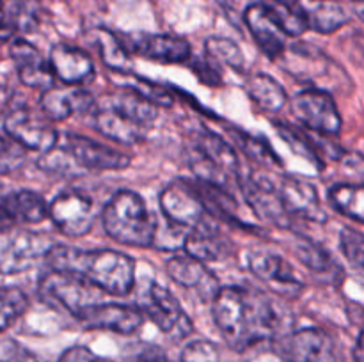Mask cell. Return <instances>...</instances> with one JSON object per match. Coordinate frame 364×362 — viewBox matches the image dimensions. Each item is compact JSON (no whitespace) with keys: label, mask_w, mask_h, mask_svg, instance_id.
Returning <instances> with one entry per match:
<instances>
[{"label":"cell","mask_w":364,"mask_h":362,"mask_svg":"<svg viewBox=\"0 0 364 362\" xmlns=\"http://www.w3.org/2000/svg\"><path fill=\"white\" fill-rule=\"evenodd\" d=\"M212 316L224 341L233 350H247L277 334L281 314L263 293L224 286L212 297Z\"/></svg>","instance_id":"obj_1"},{"label":"cell","mask_w":364,"mask_h":362,"mask_svg":"<svg viewBox=\"0 0 364 362\" xmlns=\"http://www.w3.org/2000/svg\"><path fill=\"white\" fill-rule=\"evenodd\" d=\"M45 261L50 270L73 273L112 297H127L135 287V261L132 256L112 248L84 251L70 245L53 243Z\"/></svg>","instance_id":"obj_2"},{"label":"cell","mask_w":364,"mask_h":362,"mask_svg":"<svg viewBox=\"0 0 364 362\" xmlns=\"http://www.w3.org/2000/svg\"><path fill=\"white\" fill-rule=\"evenodd\" d=\"M102 220L105 233L117 243L137 248L153 247L156 219L137 192H116L103 208Z\"/></svg>","instance_id":"obj_3"},{"label":"cell","mask_w":364,"mask_h":362,"mask_svg":"<svg viewBox=\"0 0 364 362\" xmlns=\"http://www.w3.org/2000/svg\"><path fill=\"white\" fill-rule=\"evenodd\" d=\"M55 243L46 234L18 226L0 229V275H16L34 268Z\"/></svg>","instance_id":"obj_4"},{"label":"cell","mask_w":364,"mask_h":362,"mask_svg":"<svg viewBox=\"0 0 364 362\" xmlns=\"http://www.w3.org/2000/svg\"><path fill=\"white\" fill-rule=\"evenodd\" d=\"M38 293L43 302L60 307L77 318L78 312L87 305L102 302V291L82 277L59 270H50L39 279Z\"/></svg>","instance_id":"obj_5"},{"label":"cell","mask_w":364,"mask_h":362,"mask_svg":"<svg viewBox=\"0 0 364 362\" xmlns=\"http://www.w3.org/2000/svg\"><path fill=\"white\" fill-rule=\"evenodd\" d=\"M139 309L159 327L160 332L169 336L171 339H183L194 330V325L181 307L180 300L155 280H151L146 287Z\"/></svg>","instance_id":"obj_6"},{"label":"cell","mask_w":364,"mask_h":362,"mask_svg":"<svg viewBox=\"0 0 364 362\" xmlns=\"http://www.w3.org/2000/svg\"><path fill=\"white\" fill-rule=\"evenodd\" d=\"M291 114L299 123L326 137H336L341 131V114L334 96L326 89H308L291 99Z\"/></svg>","instance_id":"obj_7"},{"label":"cell","mask_w":364,"mask_h":362,"mask_svg":"<svg viewBox=\"0 0 364 362\" xmlns=\"http://www.w3.org/2000/svg\"><path fill=\"white\" fill-rule=\"evenodd\" d=\"M95 202L87 194L75 188L60 192L48 204V219L63 234L80 238L95 226Z\"/></svg>","instance_id":"obj_8"},{"label":"cell","mask_w":364,"mask_h":362,"mask_svg":"<svg viewBox=\"0 0 364 362\" xmlns=\"http://www.w3.org/2000/svg\"><path fill=\"white\" fill-rule=\"evenodd\" d=\"M166 220L178 227L192 229L206 219V204L198 185L178 180L167 185L159 197Z\"/></svg>","instance_id":"obj_9"},{"label":"cell","mask_w":364,"mask_h":362,"mask_svg":"<svg viewBox=\"0 0 364 362\" xmlns=\"http://www.w3.org/2000/svg\"><path fill=\"white\" fill-rule=\"evenodd\" d=\"M4 130L20 148L34 153H46L59 142V131L31 109H13L4 119Z\"/></svg>","instance_id":"obj_10"},{"label":"cell","mask_w":364,"mask_h":362,"mask_svg":"<svg viewBox=\"0 0 364 362\" xmlns=\"http://www.w3.org/2000/svg\"><path fill=\"white\" fill-rule=\"evenodd\" d=\"M128 53H137L139 57L155 60L162 64L187 62L192 55L187 39L171 34H149L137 32L119 38Z\"/></svg>","instance_id":"obj_11"},{"label":"cell","mask_w":364,"mask_h":362,"mask_svg":"<svg viewBox=\"0 0 364 362\" xmlns=\"http://www.w3.org/2000/svg\"><path fill=\"white\" fill-rule=\"evenodd\" d=\"M63 146L80 169L87 170H123L132 163V156L116 151L102 142L87 137L66 133L57 142Z\"/></svg>","instance_id":"obj_12"},{"label":"cell","mask_w":364,"mask_h":362,"mask_svg":"<svg viewBox=\"0 0 364 362\" xmlns=\"http://www.w3.org/2000/svg\"><path fill=\"white\" fill-rule=\"evenodd\" d=\"M77 319L85 329L110 330V332L130 336L135 334L144 323V314L139 307L127 304H98L87 305L77 314Z\"/></svg>","instance_id":"obj_13"},{"label":"cell","mask_w":364,"mask_h":362,"mask_svg":"<svg viewBox=\"0 0 364 362\" xmlns=\"http://www.w3.org/2000/svg\"><path fill=\"white\" fill-rule=\"evenodd\" d=\"M276 351L287 362H331L334 343L323 330L301 329L279 337Z\"/></svg>","instance_id":"obj_14"},{"label":"cell","mask_w":364,"mask_h":362,"mask_svg":"<svg viewBox=\"0 0 364 362\" xmlns=\"http://www.w3.org/2000/svg\"><path fill=\"white\" fill-rule=\"evenodd\" d=\"M277 195L288 216L294 215L316 224H323L327 220L318 190L309 181L297 176H284L277 185Z\"/></svg>","instance_id":"obj_15"},{"label":"cell","mask_w":364,"mask_h":362,"mask_svg":"<svg viewBox=\"0 0 364 362\" xmlns=\"http://www.w3.org/2000/svg\"><path fill=\"white\" fill-rule=\"evenodd\" d=\"M247 268L256 279L269 284L270 290L279 295L295 297L304 287V283L295 275L291 266L279 254L267 251L249 252Z\"/></svg>","instance_id":"obj_16"},{"label":"cell","mask_w":364,"mask_h":362,"mask_svg":"<svg viewBox=\"0 0 364 362\" xmlns=\"http://www.w3.org/2000/svg\"><path fill=\"white\" fill-rule=\"evenodd\" d=\"M244 21L259 50L270 60H279V57L287 50V35L272 7L267 4H252L245 9Z\"/></svg>","instance_id":"obj_17"},{"label":"cell","mask_w":364,"mask_h":362,"mask_svg":"<svg viewBox=\"0 0 364 362\" xmlns=\"http://www.w3.org/2000/svg\"><path fill=\"white\" fill-rule=\"evenodd\" d=\"M238 188L245 195V201L251 204L256 215L262 220L279 227H288L290 216L284 212L277 195V187L269 177L247 176L238 181Z\"/></svg>","instance_id":"obj_18"},{"label":"cell","mask_w":364,"mask_h":362,"mask_svg":"<svg viewBox=\"0 0 364 362\" xmlns=\"http://www.w3.org/2000/svg\"><path fill=\"white\" fill-rule=\"evenodd\" d=\"M9 55L16 64L21 84L31 89H39L41 92L53 87L55 78L50 70L48 59H45L32 43L21 38L13 39L9 45Z\"/></svg>","instance_id":"obj_19"},{"label":"cell","mask_w":364,"mask_h":362,"mask_svg":"<svg viewBox=\"0 0 364 362\" xmlns=\"http://www.w3.org/2000/svg\"><path fill=\"white\" fill-rule=\"evenodd\" d=\"M181 247L185 254L205 265L210 261H220L231 252V243L224 238L219 226L210 222L208 216L185 234Z\"/></svg>","instance_id":"obj_20"},{"label":"cell","mask_w":364,"mask_h":362,"mask_svg":"<svg viewBox=\"0 0 364 362\" xmlns=\"http://www.w3.org/2000/svg\"><path fill=\"white\" fill-rule=\"evenodd\" d=\"M48 64L53 78L60 80L64 85H78L95 73V64L89 53L64 43L52 46Z\"/></svg>","instance_id":"obj_21"},{"label":"cell","mask_w":364,"mask_h":362,"mask_svg":"<svg viewBox=\"0 0 364 362\" xmlns=\"http://www.w3.org/2000/svg\"><path fill=\"white\" fill-rule=\"evenodd\" d=\"M39 106L45 119L50 123H60L70 119L73 114L91 110L95 106V98L82 89L50 87L43 91Z\"/></svg>","instance_id":"obj_22"},{"label":"cell","mask_w":364,"mask_h":362,"mask_svg":"<svg viewBox=\"0 0 364 362\" xmlns=\"http://www.w3.org/2000/svg\"><path fill=\"white\" fill-rule=\"evenodd\" d=\"M48 219V202L34 190H18L0 197V222L39 224Z\"/></svg>","instance_id":"obj_23"},{"label":"cell","mask_w":364,"mask_h":362,"mask_svg":"<svg viewBox=\"0 0 364 362\" xmlns=\"http://www.w3.org/2000/svg\"><path fill=\"white\" fill-rule=\"evenodd\" d=\"M192 149L217 169L240 181V163H238L237 151L223 137L210 130H199L194 133Z\"/></svg>","instance_id":"obj_24"},{"label":"cell","mask_w":364,"mask_h":362,"mask_svg":"<svg viewBox=\"0 0 364 362\" xmlns=\"http://www.w3.org/2000/svg\"><path fill=\"white\" fill-rule=\"evenodd\" d=\"M306 25L318 34H333L348 23L350 14L338 0H299Z\"/></svg>","instance_id":"obj_25"},{"label":"cell","mask_w":364,"mask_h":362,"mask_svg":"<svg viewBox=\"0 0 364 362\" xmlns=\"http://www.w3.org/2000/svg\"><path fill=\"white\" fill-rule=\"evenodd\" d=\"M92 128L103 137L116 141L124 146H134L141 142L146 135V128L135 124L134 121L121 116L112 106H102L92 110Z\"/></svg>","instance_id":"obj_26"},{"label":"cell","mask_w":364,"mask_h":362,"mask_svg":"<svg viewBox=\"0 0 364 362\" xmlns=\"http://www.w3.org/2000/svg\"><path fill=\"white\" fill-rule=\"evenodd\" d=\"M166 272L174 283L187 290H203V287H208V284H215L213 283L215 279L208 272L205 263L187 254L173 256L171 259H167Z\"/></svg>","instance_id":"obj_27"},{"label":"cell","mask_w":364,"mask_h":362,"mask_svg":"<svg viewBox=\"0 0 364 362\" xmlns=\"http://www.w3.org/2000/svg\"><path fill=\"white\" fill-rule=\"evenodd\" d=\"M245 91L249 98L267 112H281L288 103V94L283 85L265 73L251 75L245 84Z\"/></svg>","instance_id":"obj_28"},{"label":"cell","mask_w":364,"mask_h":362,"mask_svg":"<svg viewBox=\"0 0 364 362\" xmlns=\"http://www.w3.org/2000/svg\"><path fill=\"white\" fill-rule=\"evenodd\" d=\"M114 110L124 116L127 119L134 121L135 124L141 126H149L153 121L159 117V106L141 96L139 92L132 91V89L123 87V91L117 96H114L112 103H110Z\"/></svg>","instance_id":"obj_29"},{"label":"cell","mask_w":364,"mask_h":362,"mask_svg":"<svg viewBox=\"0 0 364 362\" xmlns=\"http://www.w3.org/2000/svg\"><path fill=\"white\" fill-rule=\"evenodd\" d=\"M92 45L98 50L103 64L117 73H128L132 70V55L127 52L121 39L107 28L92 31Z\"/></svg>","instance_id":"obj_30"},{"label":"cell","mask_w":364,"mask_h":362,"mask_svg":"<svg viewBox=\"0 0 364 362\" xmlns=\"http://www.w3.org/2000/svg\"><path fill=\"white\" fill-rule=\"evenodd\" d=\"M329 202L338 213L364 222V190L361 183H336L329 190Z\"/></svg>","instance_id":"obj_31"},{"label":"cell","mask_w":364,"mask_h":362,"mask_svg":"<svg viewBox=\"0 0 364 362\" xmlns=\"http://www.w3.org/2000/svg\"><path fill=\"white\" fill-rule=\"evenodd\" d=\"M28 309V298L20 287H0V332L9 329Z\"/></svg>","instance_id":"obj_32"},{"label":"cell","mask_w":364,"mask_h":362,"mask_svg":"<svg viewBox=\"0 0 364 362\" xmlns=\"http://www.w3.org/2000/svg\"><path fill=\"white\" fill-rule=\"evenodd\" d=\"M206 55L219 64L231 67V70L242 71L245 66V57L240 46L228 38H210L205 43Z\"/></svg>","instance_id":"obj_33"},{"label":"cell","mask_w":364,"mask_h":362,"mask_svg":"<svg viewBox=\"0 0 364 362\" xmlns=\"http://www.w3.org/2000/svg\"><path fill=\"white\" fill-rule=\"evenodd\" d=\"M231 133L235 135V138H237L240 148L244 149L249 158L265 167H281V158L274 153L272 146L265 138L252 137V135H247L242 130H231Z\"/></svg>","instance_id":"obj_34"},{"label":"cell","mask_w":364,"mask_h":362,"mask_svg":"<svg viewBox=\"0 0 364 362\" xmlns=\"http://www.w3.org/2000/svg\"><path fill=\"white\" fill-rule=\"evenodd\" d=\"M295 254H297L299 261L302 265H306L316 273L329 272V270L334 268V261L329 252L320 247L318 243H315V241L306 240V238L299 240V243L295 245Z\"/></svg>","instance_id":"obj_35"},{"label":"cell","mask_w":364,"mask_h":362,"mask_svg":"<svg viewBox=\"0 0 364 362\" xmlns=\"http://www.w3.org/2000/svg\"><path fill=\"white\" fill-rule=\"evenodd\" d=\"M276 130H277V133L283 137V141L287 142V144L290 146L295 153H297V155H302L304 158H308L309 162L315 163L318 169H323V162L320 160L318 149H316L315 142L309 141L308 135L301 133V131L295 130V128L287 126L284 123H277Z\"/></svg>","instance_id":"obj_36"},{"label":"cell","mask_w":364,"mask_h":362,"mask_svg":"<svg viewBox=\"0 0 364 362\" xmlns=\"http://www.w3.org/2000/svg\"><path fill=\"white\" fill-rule=\"evenodd\" d=\"M340 247L350 265L361 270L364 266V236L361 231L348 226L343 227L340 233Z\"/></svg>","instance_id":"obj_37"},{"label":"cell","mask_w":364,"mask_h":362,"mask_svg":"<svg viewBox=\"0 0 364 362\" xmlns=\"http://www.w3.org/2000/svg\"><path fill=\"white\" fill-rule=\"evenodd\" d=\"M123 87L132 89V91L139 92L141 96H144L146 99H149L151 103H155L156 106H173L174 105V96L167 91L166 87L159 84H151V82L144 80V78H135L132 84H124Z\"/></svg>","instance_id":"obj_38"},{"label":"cell","mask_w":364,"mask_h":362,"mask_svg":"<svg viewBox=\"0 0 364 362\" xmlns=\"http://www.w3.org/2000/svg\"><path fill=\"white\" fill-rule=\"evenodd\" d=\"M180 362H220V351L212 341H191L181 350Z\"/></svg>","instance_id":"obj_39"},{"label":"cell","mask_w":364,"mask_h":362,"mask_svg":"<svg viewBox=\"0 0 364 362\" xmlns=\"http://www.w3.org/2000/svg\"><path fill=\"white\" fill-rule=\"evenodd\" d=\"M0 362H43L38 355L32 353L27 348L20 346L14 341L0 343Z\"/></svg>","instance_id":"obj_40"},{"label":"cell","mask_w":364,"mask_h":362,"mask_svg":"<svg viewBox=\"0 0 364 362\" xmlns=\"http://www.w3.org/2000/svg\"><path fill=\"white\" fill-rule=\"evenodd\" d=\"M21 162V153L13 144L0 137V172H9L16 169Z\"/></svg>","instance_id":"obj_41"},{"label":"cell","mask_w":364,"mask_h":362,"mask_svg":"<svg viewBox=\"0 0 364 362\" xmlns=\"http://www.w3.org/2000/svg\"><path fill=\"white\" fill-rule=\"evenodd\" d=\"M59 362H100V358L85 346H71L60 355Z\"/></svg>","instance_id":"obj_42"},{"label":"cell","mask_w":364,"mask_h":362,"mask_svg":"<svg viewBox=\"0 0 364 362\" xmlns=\"http://www.w3.org/2000/svg\"><path fill=\"white\" fill-rule=\"evenodd\" d=\"M14 31H16V25H14L13 16L0 0V41H7L14 34Z\"/></svg>","instance_id":"obj_43"},{"label":"cell","mask_w":364,"mask_h":362,"mask_svg":"<svg viewBox=\"0 0 364 362\" xmlns=\"http://www.w3.org/2000/svg\"><path fill=\"white\" fill-rule=\"evenodd\" d=\"M354 358L355 362H363V332H359L354 346Z\"/></svg>","instance_id":"obj_44"},{"label":"cell","mask_w":364,"mask_h":362,"mask_svg":"<svg viewBox=\"0 0 364 362\" xmlns=\"http://www.w3.org/2000/svg\"><path fill=\"white\" fill-rule=\"evenodd\" d=\"M274 4H277V6H287V7H290V6H295V4L299 2V0H272Z\"/></svg>","instance_id":"obj_45"},{"label":"cell","mask_w":364,"mask_h":362,"mask_svg":"<svg viewBox=\"0 0 364 362\" xmlns=\"http://www.w3.org/2000/svg\"><path fill=\"white\" fill-rule=\"evenodd\" d=\"M144 362H169V361H166V358L159 357V358H148V361H144Z\"/></svg>","instance_id":"obj_46"},{"label":"cell","mask_w":364,"mask_h":362,"mask_svg":"<svg viewBox=\"0 0 364 362\" xmlns=\"http://www.w3.org/2000/svg\"><path fill=\"white\" fill-rule=\"evenodd\" d=\"M0 197H2V192H0Z\"/></svg>","instance_id":"obj_47"},{"label":"cell","mask_w":364,"mask_h":362,"mask_svg":"<svg viewBox=\"0 0 364 362\" xmlns=\"http://www.w3.org/2000/svg\"><path fill=\"white\" fill-rule=\"evenodd\" d=\"M100 362H103V361H100Z\"/></svg>","instance_id":"obj_48"}]
</instances>
